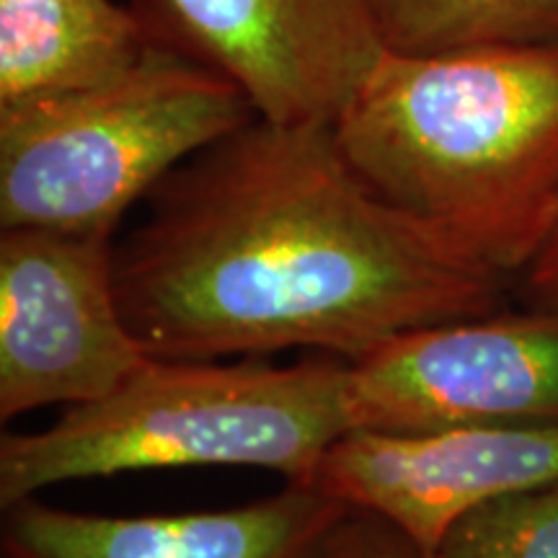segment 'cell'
<instances>
[{
	"instance_id": "6",
	"label": "cell",
	"mask_w": 558,
	"mask_h": 558,
	"mask_svg": "<svg viewBox=\"0 0 558 558\" xmlns=\"http://www.w3.org/2000/svg\"><path fill=\"white\" fill-rule=\"evenodd\" d=\"M114 243L0 228V422L99 401L150 357L117 295Z\"/></svg>"
},
{
	"instance_id": "4",
	"label": "cell",
	"mask_w": 558,
	"mask_h": 558,
	"mask_svg": "<svg viewBox=\"0 0 558 558\" xmlns=\"http://www.w3.org/2000/svg\"><path fill=\"white\" fill-rule=\"evenodd\" d=\"M254 120L239 86L153 47L114 78L0 104V228L117 239L160 181Z\"/></svg>"
},
{
	"instance_id": "13",
	"label": "cell",
	"mask_w": 558,
	"mask_h": 558,
	"mask_svg": "<svg viewBox=\"0 0 558 558\" xmlns=\"http://www.w3.org/2000/svg\"><path fill=\"white\" fill-rule=\"evenodd\" d=\"M324 558H427L388 520L349 509L333 527Z\"/></svg>"
},
{
	"instance_id": "14",
	"label": "cell",
	"mask_w": 558,
	"mask_h": 558,
	"mask_svg": "<svg viewBox=\"0 0 558 558\" xmlns=\"http://www.w3.org/2000/svg\"><path fill=\"white\" fill-rule=\"evenodd\" d=\"M514 295L530 308L558 311V222L538 259L530 264L525 275L520 277Z\"/></svg>"
},
{
	"instance_id": "1",
	"label": "cell",
	"mask_w": 558,
	"mask_h": 558,
	"mask_svg": "<svg viewBox=\"0 0 558 558\" xmlns=\"http://www.w3.org/2000/svg\"><path fill=\"white\" fill-rule=\"evenodd\" d=\"M114 243L150 357L357 362L399 333L509 308L514 282L362 184L331 128L256 117L181 163Z\"/></svg>"
},
{
	"instance_id": "8",
	"label": "cell",
	"mask_w": 558,
	"mask_h": 558,
	"mask_svg": "<svg viewBox=\"0 0 558 558\" xmlns=\"http://www.w3.org/2000/svg\"><path fill=\"white\" fill-rule=\"evenodd\" d=\"M558 481V418L422 435L347 432L313 486L388 520L432 556L460 514L501 494Z\"/></svg>"
},
{
	"instance_id": "9",
	"label": "cell",
	"mask_w": 558,
	"mask_h": 558,
	"mask_svg": "<svg viewBox=\"0 0 558 558\" xmlns=\"http://www.w3.org/2000/svg\"><path fill=\"white\" fill-rule=\"evenodd\" d=\"M0 509V558H324L349 512L311 484L199 512L88 514L39 497Z\"/></svg>"
},
{
	"instance_id": "5",
	"label": "cell",
	"mask_w": 558,
	"mask_h": 558,
	"mask_svg": "<svg viewBox=\"0 0 558 558\" xmlns=\"http://www.w3.org/2000/svg\"><path fill=\"white\" fill-rule=\"evenodd\" d=\"M148 47L228 78L279 128H333L388 50L390 0H130Z\"/></svg>"
},
{
	"instance_id": "10",
	"label": "cell",
	"mask_w": 558,
	"mask_h": 558,
	"mask_svg": "<svg viewBox=\"0 0 558 558\" xmlns=\"http://www.w3.org/2000/svg\"><path fill=\"white\" fill-rule=\"evenodd\" d=\"M148 50L114 0H0V104L94 86Z\"/></svg>"
},
{
	"instance_id": "11",
	"label": "cell",
	"mask_w": 558,
	"mask_h": 558,
	"mask_svg": "<svg viewBox=\"0 0 558 558\" xmlns=\"http://www.w3.org/2000/svg\"><path fill=\"white\" fill-rule=\"evenodd\" d=\"M558 39V0H390L388 50L442 52Z\"/></svg>"
},
{
	"instance_id": "7",
	"label": "cell",
	"mask_w": 558,
	"mask_h": 558,
	"mask_svg": "<svg viewBox=\"0 0 558 558\" xmlns=\"http://www.w3.org/2000/svg\"><path fill=\"white\" fill-rule=\"evenodd\" d=\"M349 432L422 435L558 418V311L505 308L399 333L349 362Z\"/></svg>"
},
{
	"instance_id": "2",
	"label": "cell",
	"mask_w": 558,
	"mask_h": 558,
	"mask_svg": "<svg viewBox=\"0 0 558 558\" xmlns=\"http://www.w3.org/2000/svg\"><path fill=\"white\" fill-rule=\"evenodd\" d=\"M331 132L369 192L518 288L558 222V39L386 50Z\"/></svg>"
},
{
	"instance_id": "3",
	"label": "cell",
	"mask_w": 558,
	"mask_h": 558,
	"mask_svg": "<svg viewBox=\"0 0 558 558\" xmlns=\"http://www.w3.org/2000/svg\"><path fill=\"white\" fill-rule=\"evenodd\" d=\"M349 362L148 357L109 396L0 437V507L122 473L235 465L311 484L347 435Z\"/></svg>"
},
{
	"instance_id": "12",
	"label": "cell",
	"mask_w": 558,
	"mask_h": 558,
	"mask_svg": "<svg viewBox=\"0 0 558 558\" xmlns=\"http://www.w3.org/2000/svg\"><path fill=\"white\" fill-rule=\"evenodd\" d=\"M429 558H558V481L463 512Z\"/></svg>"
}]
</instances>
